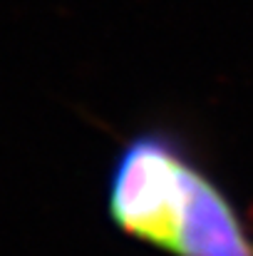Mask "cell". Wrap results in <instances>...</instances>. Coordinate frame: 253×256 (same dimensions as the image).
I'll use <instances>...</instances> for the list:
<instances>
[{"label": "cell", "instance_id": "1", "mask_svg": "<svg viewBox=\"0 0 253 256\" xmlns=\"http://www.w3.org/2000/svg\"><path fill=\"white\" fill-rule=\"evenodd\" d=\"M107 216L167 256H253V232L189 142L164 124L129 134L107 172Z\"/></svg>", "mask_w": 253, "mask_h": 256}]
</instances>
